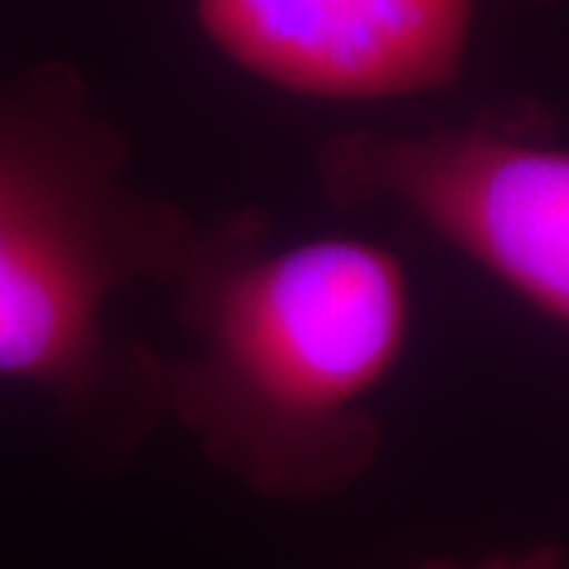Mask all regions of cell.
Here are the masks:
<instances>
[{
    "instance_id": "1",
    "label": "cell",
    "mask_w": 569,
    "mask_h": 569,
    "mask_svg": "<svg viewBox=\"0 0 569 569\" xmlns=\"http://www.w3.org/2000/svg\"><path fill=\"white\" fill-rule=\"evenodd\" d=\"M183 348L164 358V418L269 500L339 497L373 468V396L411 332L406 266L361 238L276 244L260 209L206 224L171 288Z\"/></svg>"
},
{
    "instance_id": "2",
    "label": "cell",
    "mask_w": 569,
    "mask_h": 569,
    "mask_svg": "<svg viewBox=\"0 0 569 569\" xmlns=\"http://www.w3.org/2000/svg\"><path fill=\"white\" fill-rule=\"evenodd\" d=\"M206 224L130 181V146L77 67L0 80V380L36 389L92 459L164 421V358L121 339L130 288H174Z\"/></svg>"
},
{
    "instance_id": "3",
    "label": "cell",
    "mask_w": 569,
    "mask_h": 569,
    "mask_svg": "<svg viewBox=\"0 0 569 569\" xmlns=\"http://www.w3.org/2000/svg\"><path fill=\"white\" fill-rule=\"evenodd\" d=\"M313 164L329 203L406 212L569 326V149L485 127L348 130Z\"/></svg>"
},
{
    "instance_id": "4",
    "label": "cell",
    "mask_w": 569,
    "mask_h": 569,
    "mask_svg": "<svg viewBox=\"0 0 569 569\" xmlns=\"http://www.w3.org/2000/svg\"><path fill=\"white\" fill-rule=\"evenodd\" d=\"M193 13L222 58L276 89L383 102L456 82L475 0H197Z\"/></svg>"
},
{
    "instance_id": "5",
    "label": "cell",
    "mask_w": 569,
    "mask_h": 569,
    "mask_svg": "<svg viewBox=\"0 0 569 569\" xmlns=\"http://www.w3.org/2000/svg\"><path fill=\"white\" fill-rule=\"evenodd\" d=\"M415 569H569L563 557L550 548L522 550V553H497L478 563H456V560H427Z\"/></svg>"
}]
</instances>
